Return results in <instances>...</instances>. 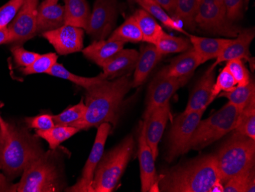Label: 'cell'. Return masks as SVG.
I'll return each instance as SVG.
<instances>
[{
    "label": "cell",
    "mask_w": 255,
    "mask_h": 192,
    "mask_svg": "<svg viewBox=\"0 0 255 192\" xmlns=\"http://www.w3.org/2000/svg\"><path fill=\"white\" fill-rule=\"evenodd\" d=\"M131 87L130 76L125 75L114 81L103 80L86 89L85 114L72 127L89 130L104 123L116 127L123 100Z\"/></svg>",
    "instance_id": "1"
},
{
    "label": "cell",
    "mask_w": 255,
    "mask_h": 192,
    "mask_svg": "<svg viewBox=\"0 0 255 192\" xmlns=\"http://www.w3.org/2000/svg\"><path fill=\"white\" fill-rule=\"evenodd\" d=\"M219 181L215 155H206L160 175L157 187L158 192H210Z\"/></svg>",
    "instance_id": "2"
},
{
    "label": "cell",
    "mask_w": 255,
    "mask_h": 192,
    "mask_svg": "<svg viewBox=\"0 0 255 192\" xmlns=\"http://www.w3.org/2000/svg\"><path fill=\"white\" fill-rule=\"evenodd\" d=\"M38 137L25 129L7 123V129H0V162L4 173L11 178L22 174L24 169L44 154Z\"/></svg>",
    "instance_id": "3"
},
{
    "label": "cell",
    "mask_w": 255,
    "mask_h": 192,
    "mask_svg": "<svg viewBox=\"0 0 255 192\" xmlns=\"http://www.w3.org/2000/svg\"><path fill=\"white\" fill-rule=\"evenodd\" d=\"M214 155L220 181L225 185L255 167V140L235 131Z\"/></svg>",
    "instance_id": "4"
},
{
    "label": "cell",
    "mask_w": 255,
    "mask_h": 192,
    "mask_svg": "<svg viewBox=\"0 0 255 192\" xmlns=\"http://www.w3.org/2000/svg\"><path fill=\"white\" fill-rule=\"evenodd\" d=\"M134 146L132 136H128L118 146L103 154L94 173L91 192H113L131 159Z\"/></svg>",
    "instance_id": "5"
},
{
    "label": "cell",
    "mask_w": 255,
    "mask_h": 192,
    "mask_svg": "<svg viewBox=\"0 0 255 192\" xmlns=\"http://www.w3.org/2000/svg\"><path fill=\"white\" fill-rule=\"evenodd\" d=\"M240 110L228 102L220 110L206 120H200L191 140L189 142L186 153L190 150H200L223 138L236 128Z\"/></svg>",
    "instance_id": "6"
},
{
    "label": "cell",
    "mask_w": 255,
    "mask_h": 192,
    "mask_svg": "<svg viewBox=\"0 0 255 192\" xmlns=\"http://www.w3.org/2000/svg\"><path fill=\"white\" fill-rule=\"evenodd\" d=\"M50 153H44L24 169L21 180L17 184L18 192H57L61 189L57 166L50 158Z\"/></svg>",
    "instance_id": "7"
},
{
    "label": "cell",
    "mask_w": 255,
    "mask_h": 192,
    "mask_svg": "<svg viewBox=\"0 0 255 192\" xmlns=\"http://www.w3.org/2000/svg\"><path fill=\"white\" fill-rule=\"evenodd\" d=\"M195 24L206 32L229 38H236L242 30L228 18L223 0H200Z\"/></svg>",
    "instance_id": "8"
},
{
    "label": "cell",
    "mask_w": 255,
    "mask_h": 192,
    "mask_svg": "<svg viewBox=\"0 0 255 192\" xmlns=\"http://www.w3.org/2000/svg\"><path fill=\"white\" fill-rule=\"evenodd\" d=\"M205 110L184 113L176 117L172 124L167 141L166 160L171 163L181 155L186 154L189 142L201 120Z\"/></svg>",
    "instance_id": "9"
},
{
    "label": "cell",
    "mask_w": 255,
    "mask_h": 192,
    "mask_svg": "<svg viewBox=\"0 0 255 192\" xmlns=\"http://www.w3.org/2000/svg\"><path fill=\"white\" fill-rule=\"evenodd\" d=\"M118 17L117 0H96L86 32L94 41L105 40L110 35Z\"/></svg>",
    "instance_id": "10"
},
{
    "label": "cell",
    "mask_w": 255,
    "mask_h": 192,
    "mask_svg": "<svg viewBox=\"0 0 255 192\" xmlns=\"http://www.w3.org/2000/svg\"><path fill=\"white\" fill-rule=\"evenodd\" d=\"M38 2L39 0H25L8 26L9 44H21L37 35Z\"/></svg>",
    "instance_id": "11"
},
{
    "label": "cell",
    "mask_w": 255,
    "mask_h": 192,
    "mask_svg": "<svg viewBox=\"0 0 255 192\" xmlns=\"http://www.w3.org/2000/svg\"><path fill=\"white\" fill-rule=\"evenodd\" d=\"M94 146L87 159V163L83 169L82 175L75 186L67 189V192H91L92 183L94 180V173L97 165L104 154V148L107 137L112 130V125L104 123L99 126Z\"/></svg>",
    "instance_id": "12"
},
{
    "label": "cell",
    "mask_w": 255,
    "mask_h": 192,
    "mask_svg": "<svg viewBox=\"0 0 255 192\" xmlns=\"http://www.w3.org/2000/svg\"><path fill=\"white\" fill-rule=\"evenodd\" d=\"M190 78L162 77L157 74L147 90V105L143 115L144 120H147L154 110L169 102L172 96L178 89L187 84Z\"/></svg>",
    "instance_id": "13"
},
{
    "label": "cell",
    "mask_w": 255,
    "mask_h": 192,
    "mask_svg": "<svg viewBox=\"0 0 255 192\" xmlns=\"http://www.w3.org/2000/svg\"><path fill=\"white\" fill-rule=\"evenodd\" d=\"M41 35L61 55L78 52L84 48L83 28L64 25L56 29L45 31Z\"/></svg>",
    "instance_id": "14"
},
{
    "label": "cell",
    "mask_w": 255,
    "mask_h": 192,
    "mask_svg": "<svg viewBox=\"0 0 255 192\" xmlns=\"http://www.w3.org/2000/svg\"><path fill=\"white\" fill-rule=\"evenodd\" d=\"M146 122L140 123V133L138 137V156L141 176V192H158L157 182L158 176L156 173L155 164L152 152L147 145L145 138Z\"/></svg>",
    "instance_id": "15"
},
{
    "label": "cell",
    "mask_w": 255,
    "mask_h": 192,
    "mask_svg": "<svg viewBox=\"0 0 255 192\" xmlns=\"http://www.w3.org/2000/svg\"><path fill=\"white\" fill-rule=\"evenodd\" d=\"M170 115V101L154 110L145 120V138L154 160L158 156V144Z\"/></svg>",
    "instance_id": "16"
},
{
    "label": "cell",
    "mask_w": 255,
    "mask_h": 192,
    "mask_svg": "<svg viewBox=\"0 0 255 192\" xmlns=\"http://www.w3.org/2000/svg\"><path fill=\"white\" fill-rule=\"evenodd\" d=\"M254 28H246L241 30L236 39L231 40L226 48L220 53L216 62L212 67H216L220 63L227 62L233 59L250 60V46L255 38Z\"/></svg>",
    "instance_id": "17"
},
{
    "label": "cell",
    "mask_w": 255,
    "mask_h": 192,
    "mask_svg": "<svg viewBox=\"0 0 255 192\" xmlns=\"http://www.w3.org/2000/svg\"><path fill=\"white\" fill-rule=\"evenodd\" d=\"M215 68L210 66V68L205 72L203 77L196 83L193 88L184 113L189 112L206 111L210 104V97L215 83Z\"/></svg>",
    "instance_id": "18"
},
{
    "label": "cell",
    "mask_w": 255,
    "mask_h": 192,
    "mask_svg": "<svg viewBox=\"0 0 255 192\" xmlns=\"http://www.w3.org/2000/svg\"><path fill=\"white\" fill-rule=\"evenodd\" d=\"M138 56L139 53L136 50H121L103 65V76L107 80H113L129 75L135 68Z\"/></svg>",
    "instance_id": "19"
},
{
    "label": "cell",
    "mask_w": 255,
    "mask_h": 192,
    "mask_svg": "<svg viewBox=\"0 0 255 192\" xmlns=\"http://www.w3.org/2000/svg\"><path fill=\"white\" fill-rule=\"evenodd\" d=\"M201 64L198 55L191 48L173 58L168 66L159 71L157 75L175 78L191 77L196 68Z\"/></svg>",
    "instance_id": "20"
},
{
    "label": "cell",
    "mask_w": 255,
    "mask_h": 192,
    "mask_svg": "<svg viewBox=\"0 0 255 192\" xmlns=\"http://www.w3.org/2000/svg\"><path fill=\"white\" fill-rule=\"evenodd\" d=\"M162 57L163 55L159 53L154 44L142 45L134 68L135 71L132 80V87H139L145 81Z\"/></svg>",
    "instance_id": "21"
},
{
    "label": "cell",
    "mask_w": 255,
    "mask_h": 192,
    "mask_svg": "<svg viewBox=\"0 0 255 192\" xmlns=\"http://www.w3.org/2000/svg\"><path fill=\"white\" fill-rule=\"evenodd\" d=\"M192 48L198 55L201 64L212 59H216L232 38H203L188 35Z\"/></svg>",
    "instance_id": "22"
},
{
    "label": "cell",
    "mask_w": 255,
    "mask_h": 192,
    "mask_svg": "<svg viewBox=\"0 0 255 192\" xmlns=\"http://www.w3.org/2000/svg\"><path fill=\"white\" fill-rule=\"evenodd\" d=\"M64 25V6L41 2L37 15V34L56 29Z\"/></svg>",
    "instance_id": "23"
},
{
    "label": "cell",
    "mask_w": 255,
    "mask_h": 192,
    "mask_svg": "<svg viewBox=\"0 0 255 192\" xmlns=\"http://www.w3.org/2000/svg\"><path fill=\"white\" fill-rule=\"evenodd\" d=\"M124 45L123 41L99 40L83 49L82 52L87 59L103 67L115 54L123 49Z\"/></svg>",
    "instance_id": "24"
},
{
    "label": "cell",
    "mask_w": 255,
    "mask_h": 192,
    "mask_svg": "<svg viewBox=\"0 0 255 192\" xmlns=\"http://www.w3.org/2000/svg\"><path fill=\"white\" fill-rule=\"evenodd\" d=\"M64 25L85 30L90 19V9L87 0H64Z\"/></svg>",
    "instance_id": "25"
},
{
    "label": "cell",
    "mask_w": 255,
    "mask_h": 192,
    "mask_svg": "<svg viewBox=\"0 0 255 192\" xmlns=\"http://www.w3.org/2000/svg\"><path fill=\"white\" fill-rule=\"evenodd\" d=\"M133 16L142 33V41L155 45L160 37L165 33L155 18L143 8L137 10Z\"/></svg>",
    "instance_id": "26"
},
{
    "label": "cell",
    "mask_w": 255,
    "mask_h": 192,
    "mask_svg": "<svg viewBox=\"0 0 255 192\" xmlns=\"http://www.w3.org/2000/svg\"><path fill=\"white\" fill-rule=\"evenodd\" d=\"M136 2L141 7V8L147 11L154 18L160 21L166 28L175 30L188 35L187 31H185L182 28L179 21L173 17L170 16L165 10L159 5L154 0H137Z\"/></svg>",
    "instance_id": "27"
},
{
    "label": "cell",
    "mask_w": 255,
    "mask_h": 192,
    "mask_svg": "<svg viewBox=\"0 0 255 192\" xmlns=\"http://www.w3.org/2000/svg\"><path fill=\"white\" fill-rule=\"evenodd\" d=\"M79 131L80 130L77 127L55 125L53 128L44 131L36 130V135L48 143L51 150H54Z\"/></svg>",
    "instance_id": "28"
},
{
    "label": "cell",
    "mask_w": 255,
    "mask_h": 192,
    "mask_svg": "<svg viewBox=\"0 0 255 192\" xmlns=\"http://www.w3.org/2000/svg\"><path fill=\"white\" fill-rule=\"evenodd\" d=\"M110 41L123 42L137 43L142 41L143 36L137 21L133 15L128 17L123 25L113 31L109 39Z\"/></svg>",
    "instance_id": "29"
},
{
    "label": "cell",
    "mask_w": 255,
    "mask_h": 192,
    "mask_svg": "<svg viewBox=\"0 0 255 192\" xmlns=\"http://www.w3.org/2000/svg\"><path fill=\"white\" fill-rule=\"evenodd\" d=\"M218 97H225L229 102L236 106L242 111L251 101L255 99V82L251 81L247 85L236 86L234 90L229 92H221Z\"/></svg>",
    "instance_id": "30"
},
{
    "label": "cell",
    "mask_w": 255,
    "mask_h": 192,
    "mask_svg": "<svg viewBox=\"0 0 255 192\" xmlns=\"http://www.w3.org/2000/svg\"><path fill=\"white\" fill-rule=\"evenodd\" d=\"M200 0H175V11L173 16L183 22L188 29L195 30L197 9Z\"/></svg>",
    "instance_id": "31"
},
{
    "label": "cell",
    "mask_w": 255,
    "mask_h": 192,
    "mask_svg": "<svg viewBox=\"0 0 255 192\" xmlns=\"http://www.w3.org/2000/svg\"><path fill=\"white\" fill-rule=\"evenodd\" d=\"M47 74L53 76V77H59V78L65 79L67 81H71L77 85L84 87L85 89L89 88L91 86L100 82L103 80H107L103 74L95 77H86L76 75L73 73L70 72L68 70L66 69L63 64L59 63H56L51 70L47 73Z\"/></svg>",
    "instance_id": "32"
},
{
    "label": "cell",
    "mask_w": 255,
    "mask_h": 192,
    "mask_svg": "<svg viewBox=\"0 0 255 192\" xmlns=\"http://www.w3.org/2000/svg\"><path fill=\"white\" fill-rule=\"evenodd\" d=\"M154 46L162 55L172 53L185 52L192 48L191 43L187 38L174 37L164 33Z\"/></svg>",
    "instance_id": "33"
},
{
    "label": "cell",
    "mask_w": 255,
    "mask_h": 192,
    "mask_svg": "<svg viewBox=\"0 0 255 192\" xmlns=\"http://www.w3.org/2000/svg\"><path fill=\"white\" fill-rule=\"evenodd\" d=\"M234 131L255 140V99L240 112Z\"/></svg>",
    "instance_id": "34"
},
{
    "label": "cell",
    "mask_w": 255,
    "mask_h": 192,
    "mask_svg": "<svg viewBox=\"0 0 255 192\" xmlns=\"http://www.w3.org/2000/svg\"><path fill=\"white\" fill-rule=\"evenodd\" d=\"M224 192H255V167L249 171L237 175L226 182L223 187Z\"/></svg>",
    "instance_id": "35"
},
{
    "label": "cell",
    "mask_w": 255,
    "mask_h": 192,
    "mask_svg": "<svg viewBox=\"0 0 255 192\" xmlns=\"http://www.w3.org/2000/svg\"><path fill=\"white\" fill-rule=\"evenodd\" d=\"M85 112L86 104L82 99L76 105L68 107L61 114L53 116V118L55 125L72 127L74 123L83 118Z\"/></svg>",
    "instance_id": "36"
},
{
    "label": "cell",
    "mask_w": 255,
    "mask_h": 192,
    "mask_svg": "<svg viewBox=\"0 0 255 192\" xmlns=\"http://www.w3.org/2000/svg\"><path fill=\"white\" fill-rule=\"evenodd\" d=\"M57 54L55 53L40 54L31 65L24 67L21 69L23 74L25 75L34 74H47L51 70V67L57 62Z\"/></svg>",
    "instance_id": "37"
},
{
    "label": "cell",
    "mask_w": 255,
    "mask_h": 192,
    "mask_svg": "<svg viewBox=\"0 0 255 192\" xmlns=\"http://www.w3.org/2000/svg\"><path fill=\"white\" fill-rule=\"evenodd\" d=\"M236 86H237V83L235 81L234 77L225 67L215 81L211 97H210V104L213 102V100L218 97L220 93L229 92L231 90H234Z\"/></svg>",
    "instance_id": "38"
},
{
    "label": "cell",
    "mask_w": 255,
    "mask_h": 192,
    "mask_svg": "<svg viewBox=\"0 0 255 192\" xmlns=\"http://www.w3.org/2000/svg\"><path fill=\"white\" fill-rule=\"evenodd\" d=\"M226 67L234 77L238 86L247 85L252 81L249 71L246 68L243 60H231V61H227Z\"/></svg>",
    "instance_id": "39"
},
{
    "label": "cell",
    "mask_w": 255,
    "mask_h": 192,
    "mask_svg": "<svg viewBox=\"0 0 255 192\" xmlns=\"http://www.w3.org/2000/svg\"><path fill=\"white\" fill-rule=\"evenodd\" d=\"M25 0H9L3 6L0 7V28L8 27L22 6Z\"/></svg>",
    "instance_id": "40"
},
{
    "label": "cell",
    "mask_w": 255,
    "mask_h": 192,
    "mask_svg": "<svg viewBox=\"0 0 255 192\" xmlns=\"http://www.w3.org/2000/svg\"><path fill=\"white\" fill-rule=\"evenodd\" d=\"M11 51L13 54L14 60L17 65L24 67L31 65L40 55L38 53L27 51L18 44H15L11 48Z\"/></svg>",
    "instance_id": "41"
},
{
    "label": "cell",
    "mask_w": 255,
    "mask_h": 192,
    "mask_svg": "<svg viewBox=\"0 0 255 192\" xmlns=\"http://www.w3.org/2000/svg\"><path fill=\"white\" fill-rule=\"evenodd\" d=\"M25 123L28 128L43 131L53 128L55 126L53 116L50 114H41L36 117H28L25 119Z\"/></svg>",
    "instance_id": "42"
},
{
    "label": "cell",
    "mask_w": 255,
    "mask_h": 192,
    "mask_svg": "<svg viewBox=\"0 0 255 192\" xmlns=\"http://www.w3.org/2000/svg\"><path fill=\"white\" fill-rule=\"evenodd\" d=\"M226 15L231 21H237L242 16L243 0H223Z\"/></svg>",
    "instance_id": "43"
},
{
    "label": "cell",
    "mask_w": 255,
    "mask_h": 192,
    "mask_svg": "<svg viewBox=\"0 0 255 192\" xmlns=\"http://www.w3.org/2000/svg\"><path fill=\"white\" fill-rule=\"evenodd\" d=\"M17 184H11L5 176L0 173V192H16Z\"/></svg>",
    "instance_id": "44"
},
{
    "label": "cell",
    "mask_w": 255,
    "mask_h": 192,
    "mask_svg": "<svg viewBox=\"0 0 255 192\" xmlns=\"http://www.w3.org/2000/svg\"><path fill=\"white\" fill-rule=\"evenodd\" d=\"M166 12L173 15L175 11V0H154Z\"/></svg>",
    "instance_id": "45"
},
{
    "label": "cell",
    "mask_w": 255,
    "mask_h": 192,
    "mask_svg": "<svg viewBox=\"0 0 255 192\" xmlns=\"http://www.w3.org/2000/svg\"><path fill=\"white\" fill-rule=\"evenodd\" d=\"M9 39L8 27L0 28V45L3 44H9Z\"/></svg>",
    "instance_id": "46"
},
{
    "label": "cell",
    "mask_w": 255,
    "mask_h": 192,
    "mask_svg": "<svg viewBox=\"0 0 255 192\" xmlns=\"http://www.w3.org/2000/svg\"><path fill=\"white\" fill-rule=\"evenodd\" d=\"M0 129H1L2 131H5L7 129V123H5V122L2 120L1 115H0Z\"/></svg>",
    "instance_id": "47"
},
{
    "label": "cell",
    "mask_w": 255,
    "mask_h": 192,
    "mask_svg": "<svg viewBox=\"0 0 255 192\" xmlns=\"http://www.w3.org/2000/svg\"><path fill=\"white\" fill-rule=\"evenodd\" d=\"M59 0H44L43 2L46 4H57Z\"/></svg>",
    "instance_id": "48"
},
{
    "label": "cell",
    "mask_w": 255,
    "mask_h": 192,
    "mask_svg": "<svg viewBox=\"0 0 255 192\" xmlns=\"http://www.w3.org/2000/svg\"><path fill=\"white\" fill-rule=\"evenodd\" d=\"M128 1L131 2H137V0H128Z\"/></svg>",
    "instance_id": "49"
},
{
    "label": "cell",
    "mask_w": 255,
    "mask_h": 192,
    "mask_svg": "<svg viewBox=\"0 0 255 192\" xmlns=\"http://www.w3.org/2000/svg\"><path fill=\"white\" fill-rule=\"evenodd\" d=\"M0 169H2V164H1V162H0Z\"/></svg>",
    "instance_id": "50"
}]
</instances>
